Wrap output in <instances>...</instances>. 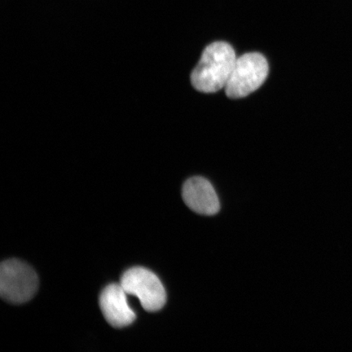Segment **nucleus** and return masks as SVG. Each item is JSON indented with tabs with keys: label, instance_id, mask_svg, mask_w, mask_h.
Instances as JSON below:
<instances>
[{
	"label": "nucleus",
	"instance_id": "obj_6",
	"mask_svg": "<svg viewBox=\"0 0 352 352\" xmlns=\"http://www.w3.org/2000/svg\"><path fill=\"white\" fill-rule=\"evenodd\" d=\"M182 197L189 209L202 215H214L220 210L217 192L208 179L195 176L184 183Z\"/></svg>",
	"mask_w": 352,
	"mask_h": 352
},
{
	"label": "nucleus",
	"instance_id": "obj_2",
	"mask_svg": "<svg viewBox=\"0 0 352 352\" xmlns=\"http://www.w3.org/2000/svg\"><path fill=\"white\" fill-rule=\"evenodd\" d=\"M268 63L262 54L250 52L237 57L224 90L228 98H243L258 89L268 76Z\"/></svg>",
	"mask_w": 352,
	"mask_h": 352
},
{
	"label": "nucleus",
	"instance_id": "obj_4",
	"mask_svg": "<svg viewBox=\"0 0 352 352\" xmlns=\"http://www.w3.org/2000/svg\"><path fill=\"white\" fill-rule=\"evenodd\" d=\"M121 285L127 294L139 298L144 310L157 311L166 305V293L164 285L151 271L133 267L122 275Z\"/></svg>",
	"mask_w": 352,
	"mask_h": 352
},
{
	"label": "nucleus",
	"instance_id": "obj_3",
	"mask_svg": "<svg viewBox=\"0 0 352 352\" xmlns=\"http://www.w3.org/2000/svg\"><path fill=\"white\" fill-rule=\"evenodd\" d=\"M36 272L28 263L8 259L0 267V294L4 300L15 305L28 302L37 292Z\"/></svg>",
	"mask_w": 352,
	"mask_h": 352
},
{
	"label": "nucleus",
	"instance_id": "obj_5",
	"mask_svg": "<svg viewBox=\"0 0 352 352\" xmlns=\"http://www.w3.org/2000/svg\"><path fill=\"white\" fill-rule=\"evenodd\" d=\"M126 296L121 284L109 285L100 294V309L104 318L113 327H129L136 318L134 311L127 302Z\"/></svg>",
	"mask_w": 352,
	"mask_h": 352
},
{
	"label": "nucleus",
	"instance_id": "obj_1",
	"mask_svg": "<svg viewBox=\"0 0 352 352\" xmlns=\"http://www.w3.org/2000/svg\"><path fill=\"white\" fill-rule=\"evenodd\" d=\"M236 59L230 44L226 42L210 44L191 74L192 86L204 94H213L226 88Z\"/></svg>",
	"mask_w": 352,
	"mask_h": 352
}]
</instances>
